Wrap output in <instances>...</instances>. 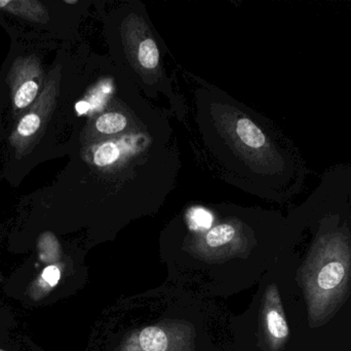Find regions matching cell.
I'll use <instances>...</instances> for the list:
<instances>
[{
	"mask_svg": "<svg viewBox=\"0 0 351 351\" xmlns=\"http://www.w3.org/2000/svg\"><path fill=\"white\" fill-rule=\"evenodd\" d=\"M338 216L323 218L319 234L298 272L313 329L331 321L350 292L351 235L348 225H338Z\"/></svg>",
	"mask_w": 351,
	"mask_h": 351,
	"instance_id": "obj_1",
	"label": "cell"
},
{
	"mask_svg": "<svg viewBox=\"0 0 351 351\" xmlns=\"http://www.w3.org/2000/svg\"><path fill=\"white\" fill-rule=\"evenodd\" d=\"M189 336L183 326H149L131 334L117 351H184Z\"/></svg>",
	"mask_w": 351,
	"mask_h": 351,
	"instance_id": "obj_2",
	"label": "cell"
},
{
	"mask_svg": "<svg viewBox=\"0 0 351 351\" xmlns=\"http://www.w3.org/2000/svg\"><path fill=\"white\" fill-rule=\"evenodd\" d=\"M261 310V328L264 341L269 351H280L290 336L288 321L276 284L266 288Z\"/></svg>",
	"mask_w": 351,
	"mask_h": 351,
	"instance_id": "obj_3",
	"label": "cell"
},
{
	"mask_svg": "<svg viewBox=\"0 0 351 351\" xmlns=\"http://www.w3.org/2000/svg\"><path fill=\"white\" fill-rule=\"evenodd\" d=\"M64 264L53 263L45 268L40 275L29 286L27 295L31 300L41 301L59 284L63 272Z\"/></svg>",
	"mask_w": 351,
	"mask_h": 351,
	"instance_id": "obj_4",
	"label": "cell"
},
{
	"mask_svg": "<svg viewBox=\"0 0 351 351\" xmlns=\"http://www.w3.org/2000/svg\"><path fill=\"white\" fill-rule=\"evenodd\" d=\"M237 133L241 141L249 148L260 150L267 144L265 134L249 119H241L237 122Z\"/></svg>",
	"mask_w": 351,
	"mask_h": 351,
	"instance_id": "obj_5",
	"label": "cell"
},
{
	"mask_svg": "<svg viewBox=\"0 0 351 351\" xmlns=\"http://www.w3.org/2000/svg\"><path fill=\"white\" fill-rule=\"evenodd\" d=\"M235 229L229 224L219 225L210 229L204 238V243L208 249L212 251L222 249L233 242L235 239Z\"/></svg>",
	"mask_w": 351,
	"mask_h": 351,
	"instance_id": "obj_6",
	"label": "cell"
},
{
	"mask_svg": "<svg viewBox=\"0 0 351 351\" xmlns=\"http://www.w3.org/2000/svg\"><path fill=\"white\" fill-rule=\"evenodd\" d=\"M128 119L119 113H106L97 120L96 127L101 133L114 134L127 127Z\"/></svg>",
	"mask_w": 351,
	"mask_h": 351,
	"instance_id": "obj_7",
	"label": "cell"
},
{
	"mask_svg": "<svg viewBox=\"0 0 351 351\" xmlns=\"http://www.w3.org/2000/svg\"><path fill=\"white\" fill-rule=\"evenodd\" d=\"M138 60L140 64L147 69H152L158 65L160 52H158V45L152 39H146L140 43Z\"/></svg>",
	"mask_w": 351,
	"mask_h": 351,
	"instance_id": "obj_8",
	"label": "cell"
},
{
	"mask_svg": "<svg viewBox=\"0 0 351 351\" xmlns=\"http://www.w3.org/2000/svg\"><path fill=\"white\" fill-rule=\"evenodd\" d=\"M119 148L113 142H106L95 152L94 161L100 167L113 164L119 159Z\"/></svg>",
	"mask_w": 351,
	"mask_h": 351,
	"instance_id": "obj_9",
	"label": "cell"
},
{
	"mask_svg": "<svg viewBox=\"0 0 351 351\" xmlns=\"http://www.w3.org/2000/svg\"><path fill=\"white\" fill-rule=\"evenodd\" d=\"M38 92V86L33 80H27L22 84L14 96V104L19 109H24L31 104Z\"/></svg>",
	"mask_w": 351,
	"mask_h": 351,
	"instance_id": "obj_10",
	"label": "cell"
},
{
	"mask_svg": "<svg viewBox=\"0 0 351 351\" xmlns=\"http://www.w3.org/2000/svg\"><path fill=\"white\" fill-rule=\"evenodd\" d=\"M39 127H40V119L38 115L35 113H29L21 120L18 126V133L23 137H28L34 134Z\"/></svg>",
	"mask_w": 351,
	"mask_h": 351,
	"instance_id": "obj_11",
	"label": "cell"
},
{
	"mask_svg": "<svg viewBox=\"0 0 351 351\" xmlns=\"http://www.w3.org/2000/svg\"><path fill=\"white\" fill-rule=\"evenodd\" d=\"M191 222L194 228L208 229L212 226L213 216L210 212L202 208H196L192 212Z\"/></svg>",
	"mask_w": 351,
	"mask_h": 351,
	"instance_id": "obj_12",
	"label": "cell"
},
{
	"mask_svg": "<svg viewBox=\"0 0 351 351\" xmlns=\"http://www.w3.org/2000/svg\"><path fill=\"white\" fill-rule=\"evenodd\" d=\"M88 109H90V104L86 102V101H80V102L76 104V111H77V113H80V115H82V113H86V111H88Z\"/></svg>",
	"mask_w": 351,
	"mask_h": 351,
	"instance_id": "obj_13",
	"label": "cell"
},
{
	"mask_svg": "<svg viewBox=\"0 0 351 351\" xmlns=\"http://www.w3.org/2000/svg\"><path fill=\"white\" fill-rule=\"evenodd\" d=\"M10 3H12V2L8 1V0H0V8H4Z\"/></svg>",
	"mask_w": 351,
	"mask_h": 351,
	"instance_id": "obj_14",
	"label": "cell"
},
{
	"mask_svg": "<svg viewBox=\"0 0 351 351\" xmlns=\"http://www.w3.org/2000/svg\"><path fill=\"white\" fill-rule=\"evenodd\" d=\"M8 319V315H3V313H1V310H0V321H2V319Z\"/></svg>",
	"mask_w": 351,
	"mask_h": 351,
	"instance_id": "obj_15",
	"label": "cell"
},
{
	"mask_svg": "<svg viewBox=\"0 0 351 351\" xmlns=\"http://www.w3.org/2000/svg\"><path fill=\"white\" fill-rule=\"evenodd\" d=\"M65 2H66V3H68V4L77 3V1H76V0H73V1H72V0H65Z\"/></svg>",
	"mask_w": 351,
	"mask_h": 351,
	"instance_id": "obj_16",
	"label": "cell"
},
{
	"mask_svg": "<svg viewBox=\"0 0 351 351\" xmlns=\"http://www.w3.org/2000/svg\"><path fill=\"white\" fill-rule=\"evenodd\" d=\"M0 351H8V350H1V348H0Z\"/></svg>",
	"mask_w": 351,
	"mask_h": 351,
	"instance_id": "obj_17",
	"label": "cell"
}]
</instances>
